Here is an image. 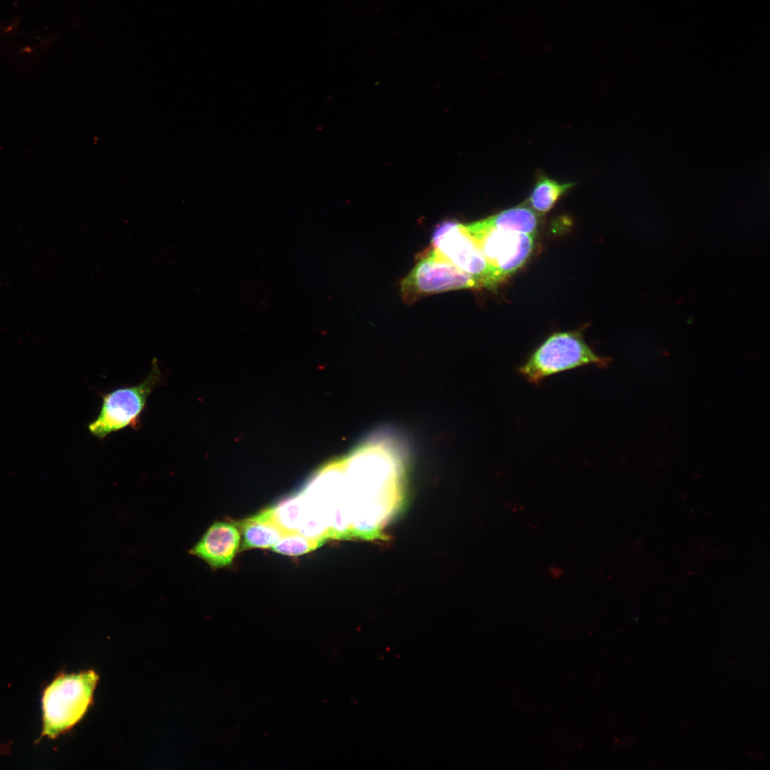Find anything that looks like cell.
I'll return each instance as SVG.
<instances>
[{
    "label": "cell",
    "mask_w": 770,
    "mask_h": 770,
    "mask_svg": "<svg viewBox=\"0 0 770 770\" xmlns=\"http://www.w3.org/2000/svg\"><path fill=\"white\" fill-rule=\"evenodd\" d=\"M406 449L393 433H374L337 459L351 537L373 539L400 508Z\"/></svg>",
    "instance_id": "1"
},
{
    "label": "cell",
    "mask_w": 770,
    "mask_h": 770,
    "mask_svg": "<svg viewBox=\"0 0 770 770\" xmlns=\"http://www.w3.org/2000/svg\"><path fill=\"white\" fill-rule=\"evenodd\" d=\"M611 361L587 344L581 330L558 332L534 349L517 371L526 381L539 385L553 375L585 366L605 369Z\"/></svg>",
    "instance_id": "2"
},
{
    "label": "cell",
    "mask_w": 770,
    "mask_h": 770,
    "mask_svg": "<svg viewBox=\"0 0 770 770\" xmlns=\"http://www.w3.org/2000/svg\"><path fill=\"white\" fill-rule=\"evenodd\" d=\"M98 676L93 670L58 674L42 694V736L55 739L71 729L91 703Z\"/></svg>",
    "instance_id": "3"
},
{
    "label": "cell",
    "mask_w": 770,
    "mask_h": 770,
    "mask_svg": "<svg viewBox=\"0 0 770 770\" xmlns=\"http://www.w3.org/2000/svg\"><path fill=\"white\" fill-rule=\"evenodd\" d=\"M481 287L473 276L430 247L420 253L414 268L401 280L400 292L403 300L411 304L433 294Z\"/></svg>",
    "instance_id": "4"
},
{
    "label": "cell",
    "mask_w": 770,
    "mask_h": 770,
    "mask_svg": "<svg viewBox=\"0 0 770 770\" xmlns=\"http://www.w3.org/2000/svg\"><path fill=\"white\" fill-rule=\"evenodd\" d=\"M160 380V371L154 359L149 374L140 383L103 394L99 414L88 426L90 433L101 439L126 427L137 428L148 398Z\"/></svg>",
    "instance_id": "5"
},
{
    "label": "cell",
    "mask_w": 770,
    "mask_h": 770,
    "mask_svg": "<svg viewBox=\"0 0 770 770\" xmlns=\"http://www.w3.org/2000/svg\"><path fill=\"white\" fill-rule=\"evenodd\" d=\"M465 226L500 283L525 263L534 248V235L498 229L485 219Z\"/></svg>",
    "instance_id": "6"
},
{
    "label": "cell",
    "mask_w": 770,
    "mask_h": 770,
    "mask_svg": "<svg viewBox=\"0 0 770 770\" xmlns=\"http://www.w3.org/2000/svg\"><path fill=\"white\" fill-rule=\"evenodd\" d=\"M431 247L458 268L473 276L481 287L493 289L500 284L465 224L448 220L434 229Z\"/></svg>",
    "instance_id": "7"
},
{
    "label": "cell",
    "mask_w": 770,
    "mask_h": 770,
    "mask_svg": "<svg viewBox=\"0 0 770 770\" xmlns=\"http://www.w3.org/2000/svg\"><path fill=\"white\" fill-rule=\"evenodd\" d=\"M241 535L236 524L216 521L206 530L190 553L213 569L230 565L240 551Z\"/></svg>",
    "instance_id": "8"
},
{
    "label": "cell",
    "mask_w": 770,
    "mask_h": 770,
    "mask_svg": "<svg viewBox=\"0 0 770 770\" xmlns=\"http://www.w3.org/2000/svg\"><path fill=\"white\" fill-rule=\"evenodd\" d=\"M236 525L241 535V550L271 548L289 531L277 520L273 508L265 510Z\"/></svg>",
    "instance_id": "9"
},
{
    "label": "cell",
    "mask_w": 770,
    "mask_h": 770,
    "mask_svg": "<svg viewBox=\"0 0 770 770\" xmlns=\"http://www.w3.org/2000/svg\"><path fill=\"white\" fill-rule=\"evenodd\" d=\"M538 216L529 206L520 205L484 219L494 227L535 236Z\"/></svg>",
    "instance_id": "10"
},
{
    "label": "cell",
    "mask_w": 770,
    "mask_h": 770,
    "mask_svg": "<svg viewBox=\"0 0 770 770\" xmlns=\"http://www.w3.org/2000/svg\"><path fill=\"white\" fill-rule=\"evenodd\" d=\"M573 185L572 183H561L541 174L538 176L528 199V205L538 215L545 214Z\"/></svg>",
    "instance_id": "11"
},
{
    "label": "cell",
    "mask_w": 770,
    "mask_h": 770,
    "mask_svg": "<svg viewBox=\"0 0 770 770\" xmlns=\"http://www.w3.org/2000/svg\"><path fill=\"white\" fill-rule=\"evenodd\" d=\"M325 540L324 537L309 538L289 530L271 549L282 555L298 556L319 548Z\"/></svg>",
    "instance_id": "12"
}]
</instances>
